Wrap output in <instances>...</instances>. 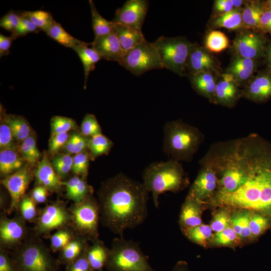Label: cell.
I'll return each mask as SVG.
<instances>
[{
	"label": "cell",
	"instance_id": "obj_1",
	"mask_svg": "<svg viewBox=\"0 0 271 271\" xmlns=\"http://www.w3.org/2000/svg\"><path fill=\"white\" fill-rule=\"evenodd\" d=\"M206 154L233 176L230 193H215L211 204L255 211L271 222V142L257 133L212 144Z\"/></svg>",
	"mask_w": 271,
	"mask_h": 271
},
{
	"label": "cell",
	"instance_id": "obj_2",
	"mask_svg": "<svg viewBox=\"0 0 271 271\" xmlns=\"http://www.w3.org/2000/svg\"><path fill=\"white\" fill-rule=\"evenodd\" d=\"M149 192L143 184L120 173L104 182L99 192L101 219L114 233L142 224L148 216Z\"/></svg>",
	"mask_w": 271,
	"mask_h": 271
},
{
	"label": "cell",
	"instance_id": "obj_3",
	"mask_svg": "<svg viewBox=\"0 0 271 271\" xmlns=\"http://www.w3.org/2000/svg\"><path fill=\"white\" fill-rule=\"evenodd\" d=\"M163 133V151L180 162H191L205 140L197 127L180 119L167 122Z\"/></svg>",
	"mask_w": 271,
	"mask_h": 271
},
{
	"label": "cell",
	"instance_id": "obj_4",
	"mask_svg": "<svg viewBox=\"0 0 271 271\" xmlns=\"http://www.w3.org/2000/svg\"><path fill=\"white\" fill-rule=\"evenodd\" d=\"M143 184L152 192L155 206L159 207V196L166 192H176L188 184V179L181 163L170 159L150 164L144 170Z\"/></svg>",
	"mask_w": 271,
	"mask_h": 271
},
{
	"label": "cell",
	"instance_id": "obj_5",
	"mask_svg": "<svg viewBox=\"0 0 271 271\" xmlns=\"http://www.w3.org/2000/svg\"><path fill=\"white\" fill-rule=\"evenodd\" d=\"M105 267L108 271H156L139 244L123 237L113 240Z\"/></svg>",
	"mask_w": 271,
	"mask_h": 271
},
{
	"label": "cell",
	"instance_id": "obj_6",
	"mask_svg": "<svg viewBox=\"0 0 271 271\" xmlns=\"http://www.w3.org/2000/svg\"><path fill=\"white\" fill-rule=\"evenodd\" d=\"M164 68L180 76H185L189 56L194 44L183 37L162 36L153 43Z\"/></svg>",
	"mask_w": 271,
	"mask_h": 271
},
{
	"label": "cell",
	"instance_id": "obj_7",
	"mask_svg": "<svg viewBox=\"0 0 271 271\" xmlns=\"http://www.w3.org/2000/svg\"><path fill=\"white\" fill-rule=\"evenodd\" d=\"M118 63L137 76L152 69L164 68L154 43L146 40L125 52Z\"/></svg>",
	"mask_w": 271,
	"mask_h": 271
},
{
	"label": "cell",
	"instance_id": "obj_8",
	"mask_svg": "<svg viewBox=\"0 0 271 271\" xmlns=\"http://www.w3.org/2000/svg\"><path fill=\"white\" fill-rule=\"evenodd\" d=\"M13 260L16 271H57L58 269V261L37 244L22 249Z\"/></svg>",
	"mask_w": 271,
	"mask_h": 271
},
{
	"label": "cell",
	"instance_id": "obj_9",
	"mask_svg": "<svg viewBox=\"0 0 271 271\" xmlns=\"http://www.w3.org/2000/svg\"><path fill=\"white\" fill-rule=\"evenodd\" d=\"M72 213L74 223L79 230L91 239H97L100 213L99 204L90 195L79 203Z\"/></svg>",
	"mask_w": 271,
	"mask_h": 271
},
{
	"label": "cell",
	"instance_id": "obj_10",
	"mask_svg": "<svg viewBox=\"0 0 271 271\" xmlns=\"http://www.w3.org/2000/svg\"><path fill=\"white\" fill-rule=\"evenodd\" d=\"M267 39L263 33L253 30L240 32L233 43L236 55L256 60L265 56Z\"/></svg>",
	"mask_w": 271,
	"mask_h": 271
},
{
	"label": "cell",
	"instance_id": "obj_11",
	"mask_svg": "<svg viewBox=\"0 0 271 271\" xmlns=\"http://www.w3.org/2000/svg\"><path fill=\"white\" fill-rule=\"evenodd\" d=\"M148 4V1L146 0L127 1L117 10L112 22L142 32Z\"/></svg>",
	"mask_w": 271,
	"mask_h": 271
},
{
	"label": "cell",
	"instance_id": "obj_12",
	"mask_svg": "<svg viewBox=\"0 0 271 271\" xmlns=\"http://www.w3.org/2000/svg\"><path fill=\"white\" fill-rule=\"evenodd\" d=\"M200 165L201 168L188 194L203 202L213 196L216 190L218 181L216 173L210 166Z\"/></svg>",
	"mask_w": 271,
	"mask_h": 271
},
{
	"label": "cell",
	"instance_id": "obj_13",
	"mask_svg": "<svg viewBox=\"0 0 271 271\" xmlns=\"http://www.w3.org/2000/svg\"><path fill=\"white\" fill-rule=\"evenodd\" d=\"M32 174L29 164L12 175L7 176L1 183L7 189L11 197V208L15 207L25 193L32 179Z\"/></svg>",
	"mask_w": 271,
	"mask_h": 271
},
{
	"label": "cell",
	"instance_id": "obj_14",
	"mask_svg": "<svg viewBox=\"0 0 271 271\" xmlns=\"http://www.w3.org/2000/svg\"><path fill=\"white\" fill-rule=\"evenodd\" d=\"M233 77L225 73L217 82L214 94V103L225 107L232 108L242 97V90Z\"/></svg>",
	"mask_w": 271,
	"mask_h": 271
},
{
	"label": "cell",
	"instance_id": "obj_15",
	"mask_svg": "<svg viewBox=\"0 0 271 271\" xmlns=\"http://www.w3.org/2000/svg\"><path fill=\"white\" fill-rule=\"evenodd\" d=\"M187 70L190 75L201 72H218L217 62L214 57L205 47L194 44L188 57Z\"/></svg>",
	"mask_w": 271,
	"mask_h": 271
},
{
	"label": "cell",
	"instance_id": "obj_16",
	"mask_svg": "<svg viewBox=\"0 0 271 271\" xmlns=\"http://www.w3.org/2000/svg\"><path fill=\"white\" fill-rule=\"evenodd\" d=\"M242 97L256 103H263L271 98V74H258L242 90Z\"/></svg>",
	"mask_w": 271,
	"mask_h": 271
},
{
	"label": "cell",
	"instance_id": "obj_17",
	"mask_svg": "<svg viewBox=\"0 0 271 271\" xmlns=\"http://www.w3.org/2000/svg\"><path fill=\"white\" fill-rule=\"evenodd\" d=\"M90 45L102 59L108 61L118 62L124 54L118 39L113 32L94 39Z\"/></svg>",
	"mask_w": 271,
	"mask_h": 271
},
{
	"label": "cell",
	"instance_id": "obj_18",
	"mask_svg": "<svg viewBox=\"0 0 271 271\" xmlns=\"http://www.w3.org/2000/svg\"><path fill=\"white\" fill-rule=\"evenodd\" d=\"M194 197L188 194L183 204L179 219V223L183 230L202 224L201 203Z\"/></svg>",
	"mask_w": 271,
	"mask_h": 271
},
{
	"label": "cell",
	"instance_id": "obj_19",
	"mask_svg": "<svg viewBox=\"0 0 271 271\" xmlns=\"http://www.w3.org/2000/svg\"><path fill=\"white\" fill-rule=\"evenodd\" d=\"M35 175L38 185L45 187L48 190H57L62 185L60 176L54 170L47 155H44L38 163Z\"/></svg>",
	"mask_w": 271,
	"mask_h": 271
},
{
	"label": "cell",
	"instance_id": "obj_20",
	"mask_svg": "<svg viewBox=\"0 0 271 271\" xmlns=\"http://www.w3.org/2000/svg\"><path fill=\"white\" fill-rule=\"evenodd\" d=\"M68 219V214L62 207L56 204L49 205L40 216L39 228L42 231H49L62 226Z\"/></svg>",
	"mask_w": 271,
	"mask_h": 271
},
{
	"label": "cell",
	"instance_id": "obj_21",
	"mask_svg": "<svg viewBox=\"0 0 271 271\" xmlns=\"http://www.w3.org/2000/svg\"><path fill=\"white\" fill-rule=\"evenodd\" d=\"M256 67V60L235 55L226 73L230 74L239 85L240 83L245 82L251 77Z\"/></svg>",
	"mask_w": 271,
	"mask_h": 271
},
{
	"label": "cell",
	"instance_id": "obj_22",
	"mask_svg": "<svg viewBox=\"0 0 271 271\" xmlns=\"http://www.w3.org/2000/svg\"><path fill=\"white\" fill-rule=\"evenodd\" d=\"M190 80L192 87L197 93L208 99L210 102L214 103L217 84L214 74L201 72L190 75Z\"/></svg>",
	"mask_w": 271,
	"mask_h": 271
},
{
	"label": "cell",
	"instance_id": "obj_23",
	"mask_svg": "<svg viewBox=\"0 0 271 271\" xmlns=\"http://www.w3.org/2000/svg\"><path fill=\"white\" fill-rule=\"evenodd\" d=\"M242 9L244 29L260 32L259 22L264 10V3L256 1H246Z\"/></svg>",
	"mask_w": 271,
	"mask_h": 271
},
{
	"label": "cell",
	"instance_id": "obj_24",
	"mask_svg": "<svg viewBox=\"0 0 271 271\" xmlns=\"http://www.w3.org/2000/svg\"><path fill=\"white\" fill-rule=\"evenodd\" d=\"M113 32L118 39L124 53L146 40L142 32L114 23Z\"/></svg>",
	"mask_w": 271,
	"mask_h": 271
},
{
	"label": "cell",
	"instance_id": "obj_25",
	"mask_svg": "<svg viewBox=\"0 0 271 271\" xmlns=\"http://www.w3.org/2000/svg\"><path fill=\"white\" fill-rule=\"evenodd\" d=\"M242 9V8L234 9L227 13L214 15L210 21L211 27L224 28L231 30L244 29Z\"/></svg>",
	"mask_w": 271,
	"mask_h": 271
},
{
	"label": "cell",
	"instance_id": "obj_26",
	"mask_svg": "<svg viewBox=\"0 0 271 271\" xmlns=\"http://www.w3.org/2000/svg\"><path fill=\"white\" fill-rule=\"evenodd\" d=\"M90 43H84L77 46L72 49L79 57L84 68V88H86L88 75L95 67V64L102 59L99 53L91 46Z\"/></svg>",
	"mask_w": 271,
	"mask_h": 271
},
{
	"label": "cell",
	"instance_id": "obj_27",
	"mask_svg": "<svg viewBox=\"0 0 271 271\" xmlns=\"http://www.w3.org/2000/svg\"><path fill=\"white\" fill-rule=\"evenodd\" d=\"M110 249L103 243L95 240L93 245L85 251L86 258L94 271H102L107 262Z\"/></svg>",
	"mask_w": 271,
	"mask_h": 271
},
{
	"label": "cell",
	"instance_id": "obj_28",
	"mask_svg": "<svg viewBox=\"0 0 271 271\" xmlns=\"http://www.w3.org/2000/svg\"><path fill=\"white\" fill-rule=\"evenodd\" d=\"M24 160L17 149H7L0 151V172L1 175L9 176L24 165Z\"/></svg>",
	"mask_w": 271,
	"mask_h": 271
},
{
	"label": "cell",
	"instance_id": "obj_29",
	"mask_svg": "<svg viewBox=\"0 0 271 271\" xmlns=\"http://www.w3.org/2000/svg\"><path fill=\"white\" fill-rule=\"evenodd\" d=\"M66 187L67 197L80 203L90 196L92 188L81 178L73 177L67 182H62Z\"/></svg>",
	"mask_w": 271,
	"mask_h": 271
},
{
	"label": "cell",
	"instance_id": "obj_30",
	"mask_svg": "<svg viewBox=\"0 0 271 271\" xmlns=\"http://www.w3.org/2000/svg\"><path fill=\"white\" fill-rule=\"evenodd\" d=\"M5 122L8 124L14 139L22 142L31 135V128L26 119L20 116L2 114Z\"/></svg>",
	"mask_w": 271,
	"mask_h": 271
},
{
	"label": "cell",
	"instance_id": "obj_31",
	"mask_svg": "<svg viewBox=\"0 0 271 271\" xmlns=\"http://www.w3.org/2000/svg\"><path fill=\"white\" fill-rule=\"evenodd\" d=\"M22 225L15 220H3L0 227L1 240L5 243H13L20 240L24 234Z\"/></svg>",
	"mask_w": 271,
	"mask_h": 271
},
{
	"label": "cell",
	"instance_id": "obj_32",
	"mask_svg": "<svg viewBox=\"0 0 271 271\" xmlns=\"http://www.w3.org/2000/svg\"><path fill=\"white\" fill-rule=\"evenodd\" d=\"M46 34L63 46L71 49L85 43L73 37L56 21H54Z\"/></svg>",
	"mask_w": 271,
	"mask_h": 271
},
{
	"label": "cell",
	"instance_id": "obj_33",
	"mask_svg": "<svg viewBox=\"0 0 271 271\" xmlns=\"http://www.w3.org/2000/svg\"><path fill=\"white\" fill-rule=\"evenodd\" d=\"M94 39L113 32V23L103 18L98 12L93 2L89 1Z\"/></svg>",
	"mask_w": 271,
	"mask_h": 271
},
{
	"label": "cell",
	"instance_id": "obj_34",
	"mask_svg": "<svg viewBox=\"0 0 271 271\" xmlns=\"http://www.w3.org/2000/svg\"><path fill=\"white\" fill-rule=\"evenodd\" d=\"M19 153L28 164L34 165L37 162L41 154L37 146L36 139L33 134L21 143Z\"/></svg>",
	"mask_w": 271,
	"mask_h": 271
},
{
	"label": "cell",
	"instance_id": "obj_35",
	"mask_svg": "<svg viewBox=\"0 0 271 271\" xmlns=\"http://www.w3.org/2000/svg\"><path fill=\"white\" fill-rule=\"evenodd\" d=\"M113 146V143L103 134L90 138L88 144L90 158L92 159L108 154Z\"/></svg>",
	"mask_w": 271,
	"mask_h": 271
},
{
	"label": "cell",
	"instance_id": "obj_36",
	"mask_svg": "<svg viewBox=\"0 0 271 271\" xmlns=\"http://www.w3.org/2000/svg\"><path fill=\"white\" fill-rule=\"evenodd\" d=\"M227 36L219 31H211L206 36L205 41V48L211 52H220L229 45Z\"/></svg>",
	"mask_w": 271,
	"mask_h": 271
},
{
	"label": "cell",
	"instance_id": "obj_37",
	"mask_svg": "<svg viewBox=\"0 0 271 271\" xmlns=\"http://www.w3.org/2000/svg\"><path fill=\"white\" fill-rule=\"evenodd\" d=\"M251 213L249 212H242L235 214L230 219L232 228L237 236L241 238H247L251 236L249 220Z\"/></svg>",
	"mask_w": 271,
	"mask_h": 271
},
{
	"label": "cell",
	"instance_id": "obj_38",
	"mask_svg": "<svg viewBox=\"0 0 271 271\" xmlns=\"http://www.w3.org/2000/svg\"><path fill=\"white\" fill-rule=\"evenodd\" d=\"M23 12L40 31H43L46 33L55 21L51 13L45 11L37 10Z\"/></svg>",
	"mask_w": 271,
	"mask_h": 271
},
{
	"label": "cell",
	"instance_id": "obj_39",
	"mask_svg": "<svg viewBox=\"0 0 271 271\" xmlns=\"http://www.w3.org/2000/svg\"><path fill=\"white\" fill-rule=\"evenodd\" d=\"M183 232L190 241L204 246L212 236V230L210 226L202 224Z\"/></svg>",
	"mask_w": 271,
	"mask_h": 271
},
{
	"label": "cell",
	"instance_id": "obj_40",
	"mask_svg": "<svg viewBox=\"0 0 271 271\" xmlns=\"http://www.w3.org/2000/svg\"><path fill=\"white\" fill-rule=\"evenodd\" d=\"M90 139L82 134L73 132L70 136L64 149L69 154L75 155L86 151V149H88Z\"/></svg>",
	"mask_w": 271,
	"mask_h": 271
},
{
	"label": "cell",
	"instance_id": "obj_41",
	"mask_svg": "<svg viewBox=\"0 0 271 271\" xmlns=\"http://www.w3.org/2000/svg\"><path fill=\"white\" fill-rule=\"evenodd\" d=\"M77 128L76 122L69 117L55 116L51 120V135L68 132L70 130H76Z\"/></svg>",
	"mask_w": 271,
	"mask_h": 271
},
{
	"label": "cell",
	"instance_id": "obj_42",
	"mask_svg": "<svg viewBox=\"0 0 271 271\" xmlns=\"http://www.w3.org/2000/svg\"><path fill=\"white\" fill-rule=\"evenodd\" d=\"M82 243L73 240L69 242L64 248L59 262L69 264L82 255Z\"/></svg>",
	"mask_w": 271,
	"mask_h": 271
},
{
	"label": "cell",
	"instance_id": "obj_43",
	"mask_svg": "<svg viewBox=\"0 0 271 271\" xmlns=\"http://www.w3.org/2000/svg\"><path fill=\"white\" fill-rule=\"evenodd\" d=\"M270 223L267 217L258 213L251 214L249 228L251 236L257 237L261 235L269 227Z\"/></svg>",
	"mask_w": 271,
	"mask_h": 271
},
{
	"label": "cell",
	"instance_id": "obj_44",
	"mask_svg": "<svg viewBox=\"0 0 271 271\" xmlns=\"http://www.w3.org/2000/svg\"><path fill=\"white\" fill-rule=\"evenodd\" d=\"M51 163L59 176H65L72 170L73 157L69 154L59 155L52 159Z\"/></svg>",
	"mask_w": 271,
	"mask_h": 271
},
{
	"label": "cell",
	"instance_id": "obj_45",
	"mask_svg": "<svg viewBox=\"0 0 271 271\" xmlns=\"http://www.w3.org/2000/svg\"><path fill=\"white\" fill-rule=\"evenodd\" d=\"M81 132L82 135L89 138L102 133L100 126L94 115H85L81 124Z\"/></svg>",
	"mask_w": 271,
	"mask_h": 271
},
{
	"label": "cell",
	"instance_id": "obj_46",
	"mask_svg": "<svg viewBox=\"0 0 271 271\" xmlns=\"http://www.w3.org/2000/svg\"><path fill=\"white\" fill-rule=\"evenodd\" d=\"M90 155L84 151L75 154L73 157L72 171L76 175L86 176L89 163Z\"/></svg>",
	"mask_w": 271,
	"mask_h": 271
},
{
	"label": "cell",
	"instance_id": "obj_47",
	"mask_svg": "<svg viewBox=\"0 0 271 271\" xmlns=\"http://www.w3.org/2000/svg\"><path fill=\"white\" fill-rule=\"evenodd\" d=\"M22 18L16 30L11 33V37L14 40L23 37L30 33H38L40 30L22 12Z\"/></svg>",
	"mask_w": 271,
	"mask_h": 271
},
{
	"label": "cell",
	"instance_id": "obj_48",
	"mask_svg": "<svg viewBox=\"0 0 271 271\" xmlns=\"http://www.w3.org/2000/svg\"><path fill=\"white\" fill-rule=\"evenodd\" d=\"M14 136L8 124L1 115L0 122V149H16L14 142Z\"/></svg>",
	"mask_w": 271,
	"mask_h": 271
},
{
	"label": "cell",
	"instance_id": "obj_49",
	"mask_svg": "<svg viewBox=\"0 0 271 271\" xmlns=\"http://www.w3.org/2000/svg\"><path fill=\"white\" fill-rule=\"evenodd\" d=\"M22 13L10 11L4 15L0 21V26L4 29L13 32L18 26L22 18Z\"/></svg>",
	"mask_w": 271,
	"mask_h": 271
},
{
	"label": "cell",
	"instance_id": "obj_50",
	"mask_svg": "<svg viewBox=\"0 0 271 271\" xmlns=\"http://www.w3.org/2000/svg\"><path fill=\"white\" fill-rule=\"evenodd\" d=\"M230 219L228 212L220 210L214 215L210 226L212 231L218 233L228 226Z\"/></svg>",
	"mask_w": 271,
	"mask_h": 271
},
{
	"label": "cell",
	"instance_id": "obj_51",
	"mask_svg": "<svg viewBox=\"0 0 271 271\" xmlns=\"http://www.w3.org/2000/svg\"><path fill=\"white\" fill-rule=\"evenodd\" d=\"M237 235L231 227L228 226L222 231L216 233L213 238L215 244L225 245L232 243L237 238Z\"/></svg>",
	"mask_w": 271,
	"mask_h": 271
},
{
	"label": "cell",
	"instance_id": "obj_52",
	"mask_svg": "<svg viewBox=\"0 0 271 271\" xmlns=\"http://www.w3.org/2000/svg\"><path fill=\"white\" fill-rule=\"evenodd\" d=\"M70 136L68 132H62L51 136L49 143V151L54 154L64 148Z\"/></svg>",
	"mask_w": 271,
	"mask_h": 271
},
{
	"label": "cell",
	"instance_id": "obj_53",
	"mask_svg": "<svg viewBox=\"0 0 271 271\" xmlns=\"http://www.w3.org/2000/svg\"><path fill=\"white\" fill-rule=\"evenodd\" d=\"M66 271H94L85 255V252L67 265Z\"/></svg>",
	"mask_w": 271,
	"mask_h": 271
},
{
	"label": "cell",
	"instance_id": "obj_54",
	"mask_svg": "<svg viewBox=\"0 0 271 271\" xmlns=\"http://www.w3.org/2000/svg\"><path fill=\"white\" fill-rule=\"evenodd\" d=\"M20 208L23 217L26 220H31L36 213L35 204L33 199L29 197H24L21 201Z\"/></svg>",
	"mask_w": 271,
	"mask_h": 271
},
{
	"label": "cell",
	"instance_id": "obj_55",
	"mask_svg": "<svg viewBox=\"0 0 271 271\" xmlns=\"http://www.w3.org/2000/svg\"><path fill=\"white\" fill-rule=\"evenodd\" d=\"M71 238L70 234L66 231H60L54 234L51 237V244L55 249L65 247L69 242Z\"/></svg>",
	"mask_w": 271,
	"mask_h": 271
},
{
	"label": "cell",
	"instance_id": "obj_56",
	"mask_svg": "<svg viewBox=\"0 0 271 271\" xmlns=\"http://www.w3.org/2000/svg\"><path fill=\"white\" fill-rule=\"evenodd\" d=\"M264 3V2H263ZM259 31L271 34V10L264 4V10L259 22Z\"/></svg>",
	"mask_w": 271,
	"mask_h": 271
},
{
	"label": "cell",
	"instance_id": "obj_57",
	"mask_svg": "<svg viewBox=\"0 0 271 271\" xmlns=\"http://www.w3.org/2000/svg\"><path fill=\"white\" fill-rule=\"evenodd\" d=\"M234 9L231 0H216L214 1L213 11L214 15L229 12Z\"/></svg>",
	"mask_w": 271,
	"mask_h": 271
},
{
	"label": "cell",
	"instance_id": "obj_58",
	"mask_svg": "<svg viewBox=\"0 0 271 271\" xmlns=\"http://www.w3.org/2000/svg\"><path fill=\"white\" fill-rule=\"evenodd\" d=\"M14 39L12 37L6 36L2 34L0 35V57L7 55L10 53L12 42Z\"/></svg>",
	"mask_w": 271,
	"mask_h": 271
},
{
	"label": "cell",
	"instance_id": "obj_59",
	"mask_svg": "<svg viewBox=\"0 0 271 271\" xmlns=\"http://www.w3.org/2000/svg\"><path fill=\"white\" fill-rule=\"evenodd\" d=\"M48 195V189L45 187L38 185L32 191V197L34 200L38 203L45 201Z\"/></svg>",
	"mask_w": 271,
	"mask_h": 271
},
{
	"label": "cell",
	"instance_id": "obj_60",
	"mask_svg": "<svg viewBox=\"0 0 271 271\" xmlns=\"http://www.w3.org/2000/svg\"><path fill=\"white\" fill-rule=\"evenodd\" d=\"M0 271H16L13 259L2 252L0 255Z\"/></svg>",
	"mask_w": 271,
	"mask_h": 271
},
{
	"label": "cell",
	"instance_id": "obj_61",
	"mask_svg": "<svg viewBox=\"0 0 271 271\" xmlns=\"http://www.w3.org/2000/svg\"><path fill=\"white\" fill-rule=\"evenodd\" d=\"M171 271H189L187 264L183 261L178 262Z\"/></svg>",
	"mask_w": 271,
	"mask_h": 271
},
{
	"label": "cell",
	"instance_id": "obj_62",
	"mask_svg": "<svg viewBox=\"0 0 271 271\" xmlns=\"http://www.w3.org/2000/svg\"><path fill=\"white\" fill-rule=\"evenodd\" d=\"M265 56L267 62L271 67V41L267 44L265 50Z\"/></svg>",
	"mask_w": 271,
	"mask_h": 271
},
{
	"label": "cell",
	"instance_id": "obj_63",
	"mask_svg": "<svg viewBox=\"0 0 271 271\" xmlns=\"http://www.w3.org/2000/svg\"><path fill=\"white\" fill-rule=\"evenodd\" d=\"M234 9L240 8L244 5L245 1L242 0H231Z\"/></svg>",
	"mask_w": 271,
	"mask_h": 271
},
{
	"label": "cell",
	"instance_id": "obj_64",
	"mask_svg": "<svg viewBox=\"0 0 271 271\" xmlns=\"http://www.w3.org/2000/svg\"><path fill=\"white\" fill-rule=\"evenodd\" d=\"M265 6L270 10H271V0H268L264 2Z\"/></svg>",
	"mask_w": 271,
	"mask_h": 271
}]
</instances>
